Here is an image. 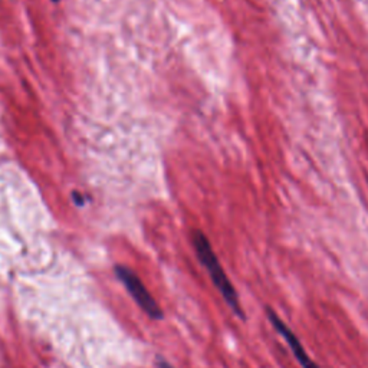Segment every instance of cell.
I'll return each mask as SVG.
<instances>
[{"mask_svg": "<svg viewBox=\"0 0 368 368\" xmlns=\"http://www.w3.org/2000/svg\"><path fill=\"white\" fill-rule=\"evenodd\" d=\"M192 242H193L198 259L200 260V263L208 270L213 285L216 287V290L222 295V298L226 302V305L232 310V312L237 318L245 320L246 317H245L243 308L240 305L239 294L235 290V287L230 282V280L228 278V275H226L220 260L218 259V256H216V253H215L209 239L206 237V235L203 232H200V230H196V232H193Z\"/></svg>", "mask_w": 368, "mask_h": 368, "instance_id": "1", "label": "cell"}, {"mask_svg": "<svg viewBox=\"0 0 368 368\" xmlns=\"http://www.w3.org/2000/svg\"><path fill=\"white\" fill-rule=\"evenodd\" d=\"M114 272L117 280L126 287L128 295L148 318L154 321H161L164 318L161 307L157 304V301L153 298V295L140 280V276L133 269L124 265H117L114 267Z\"/></svg>", "mask_w": 368, "mask_h": 368, "instance_id": "2", "label": "cell"}, {"mask_svg": "<svg viewBox=\"0 0 368 368\" xmlns=\"http://www.w3.org/2000/svg\"><path fill=\"white\" fill-rule=\"evenodd\" d=\"M266 315H267V320H269L270 325L275 328V331L287 341V344L290 345L294 357L297 358V361L300 362V365L302 368H320V365L308 355V352L305 351L302 342L295 335V332L281 320V317L276 314V311H273L272 308H267Z\"/></svg>", "mask_w": 368, "mask_h": 368, "instance_id": "3", "label": "cell"}, {"mask_svg": "<svg viewBox=\"0 0 368 368\" xmlns=\"http://www.w3.org/2000/svg\"><path fill=\"white\" fill-rule=\"evenodd\" d=\"M155 365H157V368H174L167 359H164L163 357H157L155 358Z\"/></svg>", "mask_w": 368, "mask_h": 368, "instance_id": "4", "label": "cell"}, {"mask_svg": "<svg viewBox=\"0 0 368 368\" xmlns=\"http://www.w3.org/2000/svg\"><path fill=\"white\" fill-rule=\"evenodd\" d=\"M72 196H73V202H75L78 206H83L85 199H83V198H81V195H79L78 192H75Z\"/></svg>", "mask_w": 368, "mask_h": 368, "instance_id": "5", "label": "cell"}, {"mask_svg": "<svg viewBox=\"0 0 368 368\" xmlns=\"http://www.w3.org/2000/svg\"><path fill=\"white\" fill-rule=\"evenodd\" d=\"M52 2H55V4H58V2H61V0H52Z\"/></svg>", "mask_w": 368, "mask_h": 368, "instance_id": "6", "label": "cell"}]
</instances>
